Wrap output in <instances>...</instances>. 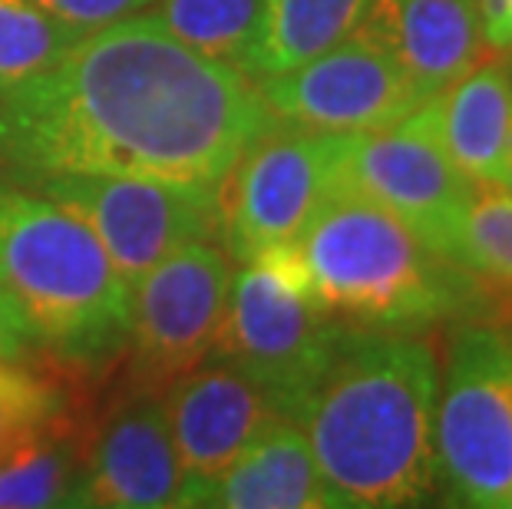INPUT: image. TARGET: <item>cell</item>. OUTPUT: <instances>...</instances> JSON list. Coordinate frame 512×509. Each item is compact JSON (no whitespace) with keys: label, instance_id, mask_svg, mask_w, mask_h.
<instances>
[{"label":"cell","instance_id":"cell-1","mask_svg":"<svg viewBox=\"0 0 512 509\" xmlns=\"http://www.w3.org/2000/svg\"><path fill=\"white\" fill-rule=\"evenodd\" d=\"M271 126L252 73L185 47L143 14L83 34L0 93V166L219 186Z\"/></svg>","mask_w":512,"mask_h":509},{"label":"cell","instance_id":"cell-2","mask_svg":"<svg viewBox=\"0 0 512 509\" xmlns=\"http://www.w3.org/2000/svg\"><path fill=\"white\" fill-rule=\"evenodd\" d=\"M440 357L417 331L351 328L294 424L337 506L394 509L437 496Z\"/></svg>","mask_w":512,"mask_h":509},{"label":"cell","instance_id":"cell-3","mask_svg":"<svg viewBox=\"0 0 512 509\" xmlns=\"http://www.w3.org/2000/svg\"><path fill=\"white\" fill-rule=\"evenodd\" d=\"M294 245L311 291L351 328L420 331L486 305L483 281L347 189L334 186Z\"/></svg>","mask_w":512,"mask_h":509},{"label":"cell","instance_id":"cell-4","mask_svg":"<svg viewBox=\"0 0 512 509\" xmlns=\"http://www.w3.org/2000/svg\"><path fill=\"white\" fill-rule=\"evenodd\" d=\"M0 281L50 351L96 361L126 344V281L100 238L34 189L0 196Z\"/></svg>","mask_w":512,"mask_h":509},{"label":"cell","instance_id":"cell-5","mask_svg":"<svg viewBox=\"0 0 512 509\" xmlns=\"http://www.w3.org/2000/svg\"><path fill=\"white\" fill-rule=\"evenodd\" d=\"M351 324L311 291L298 245H275L238 265L215 351L294 417L328 371Z\"/></svg>","mask_w":512,"mask_h":509},{"label":"cell","instance_id":"cell-6","mask_svg":"<svg viewBox=\"0 0 512 509\" xmlns=\"http://www.w3.org/2000/svg\"><path fill=\"white\" fill-rule=\"evenodd\" d=\"M437 493L453 506L512 503V331L470 321L450 334L433 417Z\"/></svg>","mask_w":512,"mask_h":509},{"label":"cell","instance_id":"cell-7","mask_svg":"<svg viewBox=\"0 0 512 509\" xmlns=\"http://www.w3.org/2000/svg\"><path fill=\"white\" fill-rule=\"evenodd\" d=\"M24 186L63 205L100 238L126 288L182 245L219 242L215 186L106 172H40Z\"/></svg>","mask_w":512,"mask_h":509},{"label":"cell","instance_id":"cell-8","mask_svg":"<svg viewBox=\"0 0 512 509\" xmlns=\"http://www.w3.org/2000/svg\"><path fill=\"white\" fill-rule=\"evenodd\" d=\"M344 136L271 123L215 186L219 242L235 265L298 242L337 186Z\"/></svg>","mask_w":512,"mask_h":509},{"label":"cell","instance_id":"cell-9","mask_svg":"<svg viewBox=\"0 0 512 509\" xmlns=\"http://www.w3.org/2000/svg\"><path fill=\"white\" fill-rule=\"evenodd\" d=\"M235 258L202 238L176 248L129 288L126 344L136 391L162 394L182 371L215 351Z\"/></svg>","mask_w":512,"mask_h":509},{"label":"cell","instance_id":"cell-10","mask_svg":"<svg viewBox=\"0 0 512 509\" xmlns=\"http://www.w3.org/2000/svg\"><path fill=\"white\" fill-rule=\"evenodd\" d=\"M255 80L271 123L308 133H370L407 119L427 100L361 27L298 67Z\"/></svg>","mask_w":512,"mask_h":509},{"label":"cell","instance_id":"cell-11","mask_svg":"<svg viewBox=\"0 0 512 509\" xmlns=\"http://www.w3.org/2000/svg\"><path fill=\"white\" fill-rule=\"evenodd\" d=\"M337 189L397 215L430 248L453 258L456 235L479 186L456 169L413 110L394 126L344 136Z\"/></svg>","mask_w":512,"mask_h":509},{"label":"cell","instance_id":"cell-12","mask_svg":"<svg viewBox=\"0 0 512 509\" xmlns=\"http://www.w3.org/2000/svg\"><path fill=\"white\" fill-rule=\"evenodd\" d=\"M162 410L185 476L182 506H192L205 486L219 480L261 433L285 417L252 377L219 354L182 371L162 391Z\"/></svg>","mask_w":512,"mask_h":509},{"label":"cell","instance_id":"cell-13","mask_svg":"<svg viewBox=\"0 0 512 509\" xmlns=\"http://www.w3.org/2000/svg\"><path fill=\"white\" fill-rule=\"evenodd\" d=\"M185 476L172 447L162 394L133 391L86 440L76 506H182Z\"/></svg>","mask_w":512,"mask_h":509},{"label":"cell","instance_id":"cell-14","mask_svg":"<svg viewBox=\"0 0 512 509\" xmlns=\"http://www.w3.org/2000/svg\"><path fill=\"white\" fill-rule=\"evenodd\" d=\"M357 27L400 63L423 96L489 57L479 0H374Z\"/></svg>","mask_w":512,"mask_h":509},{"label":"cell","instance_id":"cell-15","mask_svg":"<svg viewBox=\"0 0 512 509\" xmlns=\"http://www.w3.org/2000/svg\"><path fill=\"white\" fill-rule=\"evenodd\" d=\"M417 113L437 136L443 153L476 186H496L512 153V63L489 53L427 96Z\"/></svg>","mask_w":512,"mask_h":509},{"label":"cell","instance_id":"cell-16","mask_svg":"<svg viewBox=\"0 0 512 509\" xmlns=\"http://www.w3.org/2000/svg\"><path fill=\"white\" fill-rule=\"evenodd\" d=\"M192 506L219 509H331L334 496L318 470L311 443L291 417H278L195 496Z\"/></svg>","mask_w":512,"mask_h":509},{"label":"cell","instance_id":"cell-17","mask_svg":"<svg viewBox=\"0 0 512 509\" xmlns=\"http://www.w3.org/2000/svg\"><path fill=\"white\" fill-rule=\"evenodd\" d=\"M83 450L60 414L30 437L0 453V509L76 506L83 480Z\"/></svg>","mask_w":512,"mask_h":509},{"label":"cell","instance_id":"cell-18","mask_svg":"<svg viewBox=\"0 0 512 509\" xmlns=\"http://www.w3.org/2000/svg\"><path fill=\"white\" fill-rule=\"evenodd\" d=\"M139 14L202 57L255 77L265 0H152Z\"/></svg>","mask_w":512,"mask_h":509},{"label":"cell","instance_id":"cell-19","mask_svg":"<svg viewBox=\"0 0 512 509\" xmlns=\"http://www.w3.org/2000/svg\"><path fill=\"white\" fill-rule=\"evenodd\" d=\"M374 0H265L255 77L291 70L334 47L364 20Z\"/></svg>","mask_w":512,"mask_h":509},{"label":"cell","instance_id":"cell-20","mask_svg":"<svg viewBox=\"0 0 512 509\" xmlns=\"http://www.w3.org/2000/svg\"><path fill=\"white\" fill-rule=\"evenodd\" d=\"M80 37L34 0H0V93L40 77Z\"/></svg>","mask_w":512,"mask_h":509},{"label":"cell","instance_id":"cell-21","mask_svg":"<svg viewBox=\"0 0 512 509\" xmlns=\"http://www.w3.org/2000/svg\"><path fill=\"white\" fill-rule=\"evenodd\" d=\"M453 262L489 288L512 291V192L479 186L466 209Z\"/></svg>","mask_w":512,"mask_h":509},{"label":"cell","instance_id":"cell-22","mask_svg":"<svg viewBox=\"0 0 512 509\" xmlns=\"http://www.w3.org/2000/svg\"><path fill=\"white\" fill-rule=\"evenodd\" d=\"M57 417V391L14 361H0V453Z\"/></svg>","mask_w":512,"mask_h":509},{"label":"cell","instance_id":"cell-23","mask_svg":"<svg viewBox=\"0 0 512 509\" xmlns=\"http://www.w3.org/2000/svg\"><path fill=\"white\" fill-rule=\"evenodd\" d=\"M34 4L57 17L60 24L73 27L76 34H90V30H100L123 17L139 14L152 0H34Z\"/></svg>","mask_w":512,"mask_h":509},{"label":"cell","instance_id":"cell-24","mask_svg":"<svg viewBox=\"0 0 512 509\" xmlns=\"http://www.w3.org/2000/svg\"><path fill=\"white\" fill-rule=\"evenodd\" d=\"M30 344H34V331H30L17 298L0 281V361H17Z\"/></svg>","mask_w":512,"mask_h":509},{"label":"cell","instance_id":"cell-25","mask_svg":"<svg viewBox=\"0 0 512 509\" xmlns=\"http://www.w3.org/2000/svg\"><path fill=\"white\" fill-rule=\"evenodd\" d=\"M486 50L512 57V0H479Z\"/></svg>","mask_w":512,"mask_h":509},{"label":"cell","instance_id":"cell-26","mask_svg":"<svg viewBox=\"0 0 512 509\" xmlns=\"http://www.w3.org/2000/svg\"><path fill=\"white\" fill-rule=\"evenodd\" d=\"M499 189H506V192H512V153H509V159H506V166H503V176H499V182H496Z\"/></svg>","mask_w":512,"mask_h":509},{"label":"cell","instance_id":"cell-27","mask_svg":"<svg viewBox=\"0 0 512 509\" xmlns=\"http://www.w3.org/2000/svg\"><path fill=\"white\" fill-rule=\"evenodd\" d=\"M509 63H512V57H509Z\"/></svg>","mask_w":512,"mask_h":509},{"label":"cell","instance_id":"cell-28","mask_svg":"<svg viewBox=\"0 0 512 509\" xmlns=\"http://www.w3.org/2000/svg\"><path fill=\"white\" fill-rule=\"evenodd\" d=\"M509 509H512V503H509Z\"/></svg>","mask_w":512,"mask_h":509}]
</instances>
